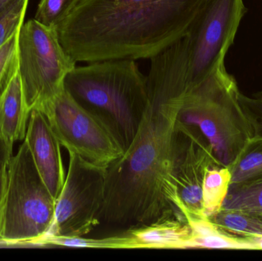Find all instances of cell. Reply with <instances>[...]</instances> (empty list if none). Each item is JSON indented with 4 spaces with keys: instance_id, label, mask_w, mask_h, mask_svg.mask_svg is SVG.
<instances>
[{
    "instance_id": "1",
    "label": "cell",
    "mask_w": 262,
    "mask_h": 261,
    "mask_svg": "<svg viewBox=\"0 0 262 261\" xmlns=\"http://www.w3.org/2000/svg\"><path fill=\"white\" fill-rule=\"evenodd\" d=\"M150 61L147 105L138 130L106 173L101 219L128 228L183 216L172 169L176 127L188 90L186 38Z\"/></svg>"
},
{
    "instance_id": "2",
    "label": "cell",
    "mask_w": 262,
    "mask_h": 261,
    "mask_svg": "<svg viewBox=\"0 0 262 261\" xmlns=\"http://www.w3.org/2000/svg\"><path fill=\"white\" fill-rule=\"evenodd\" d=\"M208 0H77L57 25L75 62L150 59L189 34Z\"/></svg>"
},
{
    "instance_id": "3",
    "label": "cell",
    "mask_w": 262,
    "mask_h": 261,
    "mask_svg": "<svg viewBox=\"0 0 262 261\" xmlns=\"http://www.w3.org/2000/svg\"><path fill=\"white\" fill-rule=\"evenodd\" d=\"M64 87L107 128L124 153L135 137L148 102L146 76L135 60L75 66L66 75Z\"/></svg>"
},
{
    "instance_id": "4",
    "label": "cell",
    "mask_w": 262,
    "mask_h": 261,
    "mask_svg": "<svg viewBox=\"0 0 262 261\" xmlns=\"http://www.w3.org/2000/svg\"><path fill=\"white\" fill-rule=\"evenodd\" d=\"M239 89L226 66L189 88L179 120L200 129L223 167H229L255 135L239 103Z\"/></svg>"
},
{
    "instance_id": "5",
    "label": "cell",
    "mask_w": 262,
    "mask_h": 261,
    "mask_svg": "<svg viewBox=\"0 0 262 261\" xmlns=\"http://www.w3.org/2000/svg\"><path fill=\"white\" fill-rule=\"evenodd\" d=\"M55 202L24 139L8 167L0 244L40 245L52 230Z\"/></svg>"
},
{
    "instance_id": "6",
    "label": "cell",
    "mask_w": 262,
    "mask_h": 261,
    "mask_svg": "<svg viewBox=\"0 0 262 261\" xmlns=\"http://www.w3.org/2000/svg\"><path fill=\"white\" fill-rule=\"evenodd\" d=\"M18 73L29 110L40 109L64 90L76 62L60 43L55 27L36 19L23 23L18 37Z\"/></svg>"
},
{
    "instance_id": "7",
    "label": "cell",
    "mask_w": 262,
    "mask_h": 261,
    "mask_svg": "<svg viewBox=\"0 0 262 261\" xmlns=\"http://www.w3.org/2000/svg\"><path fill=\"white\" fill-rule=\"evenodd\" d=\"M246 12L243 0H208L186 35L188 89L224 67L226 53Z\"/></svg>"
},
{
    "instance_id": "8",
    "label": "cell",
    "mask_w": 262,
    "mask_h": 261,
    "mask_svg": "<svg viewBox=\"0 0 262 261\" xmlns=\"http://www.w3.org/2000/svg\"><path fill=\"white\" fill-rule=\"evenodd\" d=\"M69 154L67 175L55 202V219L48 236L83 237L101 220L107 169L94 165L75 153Z\"/></svg>"
},
{
    "instance_id": "9",
    "label": "cell",
    "mask_w": 262,
    "mask_h": 261,
    "mask_svg": "<svg viewBox=\"0 0 262 261\" xmlns=\"http://www.w3.org/2000/svg\"><path fill=\"white\" fill-rule=\"evenodd\" d=\"M38 110L69 153L106 169L124 153L107 128L66 90Z\"/></svg>"
},
{
    "instance_id": "10",
    "label": "cell",
    "mask_w": 262,
    "mask_h": 261,
    "mask_svg": "<svg viewBox=\"0 0 262 261\" xmlns=\"http://www.w3.org/2000/svg\"><path fill=\"white\" fill-rule=\"evenodd\" d=\"M215 165H222L200 129L178 120L172 175L183 214L205 216L202 197L203 180L207 169Z\"/></svg>"
},
{
    "instance_id": "11",
    "label": "cell",
    "mask_w": 262,
    "mask_h": 261,
    "mask_svg": "<svg viewBox=\"0 0 262 261\" xmlns=\"http://www.w3.org/2000/svg\"><path fill=\"white\" fill-rule=\"evenodd\" d=\"M25 140L35 167L55 201L66 180L61 144L52 131L46 116L38 109L31 110Z\"/></svg>"
},
{
    "instance_id": "12",
    "label": "cell",
    "mask_w": 262,
    "mask_h": 261,
    "mask_svg": "<svg viewBox=\"0 0 262 261\" xmlns=\"http://www.w3.org/2000/svg\"><path fill=\"white\" fill-rule=\"evenodd\" d=\"M190 227L183 216H172L146 225L129 228L135 248L185 249Z\"/></svg>"
},
{
    "instance_id": "13",
    "label": "cell",
    "mask_w": 262,
    "mask_h": 261,
    "mask_svg": "<svg viewBox=\"0 0 262 261\" xmlns=\"http://www.w3.org/2000/svg\"><path fill=\"white\" fill-rule=\"evenodd\" d=\"M30 113L18 70L0 94V137L12 150L25 139Z\"/></svg>"
},
{
    "instance_id": "14",
    "label": "cell",
    "mask_w": 262,
    "mask_h": 261,
    "mask_svg": "<svg viewBox=\"0 0 262 261\" xmlns=\"http://www.w3.org/2000/svg\"><path fill=\"white\" fill-rule=\"evenodd\" d=\"M183 215L191 230L186 248L255 251L249 238L225 231L205 216H195L188 213Z\"/></svg>"
},
{
    "instance_id": "15",
    "label": "cell",
    "mask_w": 262,
    "mask_h": 261,
    "mask_svg": "<svg viewBox=\"0 0 262 261\" xmlns=\"http://www.w3.org/2000/svg\"><path fill=\"white\" fill-rule=\"evenodd\" d=\"M231 185V173L227 167L212 165L207 169L203 180V215L212 218L221 210Z\"/></svg>"
},
{
    "instance_id": "16",
    "label": "cell",
    "mask_w": 262,
    "mask_h": 261,
    "mask_svg": "<svg viewBox=\"0 0 262 261\" xmlns=\"http://www.w3.org/2000/svg\"><path fill=\"white\" fill-rule=\"evenodd\" d=\"M228 168L231 173V185L262 180V136L254 135Z\"/></svg>"
},
{
    "instance_id": "17",
    "label": "cell",
    "mask_w": 262,
    "mask_h": 261,
    "mask_svg": "<svg viewBox=\"0 0 262 261\" xmlns=\"http://www.w3.org/2000/svg\"><path fill=\"white\" fill-rule=\"evenodd\" d=\"M221 209L246 213L262 221V180L230 185Z\"/></svg>"
},
{
    "instance_id": "18",
    "label": "cell",
    "mask_w": 262,
    "mask_h": 261,
    "mask_svg": "<svg viewBox=\"0 0 262 261\" xmlns=\"http://www.w3.org/2000/svg\"><path fill=\"white\" fill-rule=\"evenodd\" d=\"M210 219L217 226L235 235L262 236V221L246 213L221 209Z\"/></svg>"
},
{
    "instance_id": "19",
    "label": "cell",
    "mask_w": 262,
    "mask_h": 261,
    "mask_svg": "<svg viewBox=\"0 0 262 261\" xmlns=\"http://www.w3.org/2000/svg\"><path fill=\"white\" fill-rule=\"evenodd\" d=\"M41 245H56V246L72 247V248L134 249L132 239L127 233L123 235L104 238V239L48 236L41 241Z\"/></svg>"
},
{
    "instance_id": "20",
    "label": "cell",
    "mask_w": 262,
    "mask_h": 261,
    "mask_svg": "<svg viewBox=\"0 0 262 261\" xmlns=\"http://www.w3.org/2000/svg\"><path fill=\"white\" fill-rule=\"evenodd\" d=\"M18 32L0 47V94L18 70Z\"/></svg>"
},
{
    "instance_id": "21",
    "label": "cell",
    "mask_w": 262,
    "mask_h": 261,
    "mask_svg": "<svg viewBox=\"0 0 262 261\" xmlns=\"http://www.w3.org/2000/svg\"><path fill=\"white\" fill-rule=\"evenodd\" d=\"M77 0H40L35 19L49 27H56Z\"/></svg>"
},
{
    "instance_id": "22",
    "label": "cell",
    "mask_w": 262,
    "mask_h": 261,
    "mask_svg": "<svg viewBox=\"0 0 262 261\" xmlns=\"http://www.w3.org/2000/svg\"><path fill=\"white\" fill-rule=\"evenodd\" d=\"M29 2V0H18L0 16V47L23 26Z\"/></svg>"
},
{
    "instance_id": "23",
    "label": "cell",
    "mask_w": 262,
    "mask_h": 261,
    "mask_svg": "<svg viewBox=\"0 0 262 261\" xmlns=\"http://www.w3.org/2000/svg\"><path fill=\"white\" fill-rule=\"evenodd\" d=\"M239 103L255 135L262 136V97L249 98L240 93Z\"/></svg>"
},
{
    "instance_id": "24",
    "label": "cell",
    "mask_w": 262,
    "mask_h": 261,
    "mask_svg": "<svg viewBox=\"0 0 262 261\" xmlns=\"http://www.w3.org/2000/svg\"><path fill=\"white\" fill-rule=\"evenodd\" d=\"M8 167L0 171V233H1L2 219H3V206L8 182Z\"/></svg>"
},
{
    "instance_id": "25",
    "label": "cell",
    "mask_w": 262,
    "mask_h": 261,
    "mask_svg": "<svg viewBox=\"0 0 262 261\" xmlns=\"http://www.w3.org/2000/svg\"><path fill=\"white\" fill-rule=\"evenodd\" d=\"M12 157V150L0 137V171L9 165Z\"/></svg>"
},
{
    "instance_id": "26",
    "label": "cell",
    "mask_w": 262,
    "mask_h": 261,
    "mask_svg": "<svg viewBox=\"0 0 262 261\" xmlns=\"http://www.w3.org/2000/svg\"><path fill=\"white\" fill-rule=\"evenodd\" d=\"M18 1V0H0V16Z\"/></svg>"
},
{
    "instance_id": "27",
    "label": "cell",
    "mask_w": 262,
    "mask_h": 261,
    "mask_svg": "<svg viewBox=\"0 0 262 261\" xmlns=\"http://www.w3.org/2000/svg\"><path fill=\"white\" fill-rule=\"evenodd\" d=\"M249 239L253 245L255 251H262V236H252Z\"/></svg>"
}]
</instances>
